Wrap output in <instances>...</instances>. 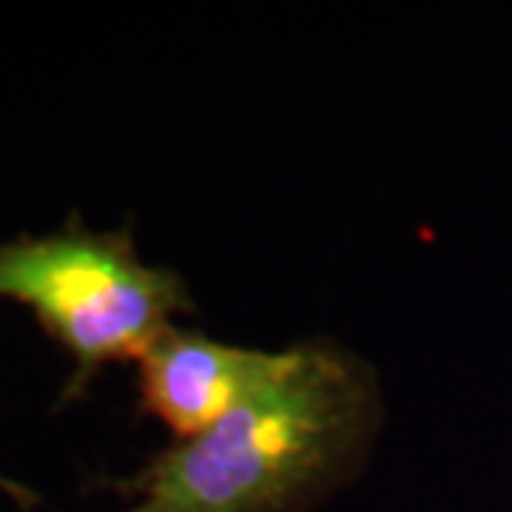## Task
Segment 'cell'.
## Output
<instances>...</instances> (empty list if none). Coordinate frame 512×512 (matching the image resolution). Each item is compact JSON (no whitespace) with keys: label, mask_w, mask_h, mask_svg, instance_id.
<instances>
[{"label":"cell","mask_w":512,"mask_h":512,"mask_svg":"<svg viewBox=\"0 0 512 512\" xmlns=\"http://www.w3.org/2000/svg\"><path fill=\"white\" fill-rule=\"evenodd\" d=\"M382 419L379 382L353 353L296 345L291 362L217 424L134 478V512H311L348 484Z\"/></svg>","instance_id":"obj_1"},{"label":"cell","mask_w":512,"mask_h":512,"mask_svg":"<svg viewBox=\"0 0 512 512\" xmlns=\"http://www.w3.org/2000/svg\"><path fill=\"white\" fill-rule=\"evenodd\" d=\"M0 299L29 308L72 356L69 396L111 362H137L174 316L191 308L183 279L148 265L128 234L77 222L0 242Z\"/></svg>","instance_id":"obj_2"},{"label":"cell","mask_w":512,"mask_h":512,"mask_svg":"<svg viewBox=\"0 0 512 512\" xmlns=\"http://www.w3.org/2000/svg\"><path fill=\"white\" fill-rule=\"evenodd\" d=\"M291 353L293 348H239L171 325L137 359L140 402L177 439H191L282 373Z\"/></svg>","instance_id":"obj_3"},{"label":"cell","mask_w":512,"mask_h":512,"mask_svg":"<svg viewBox=\"0 0 512 512\" xmlns=\"http://www.w3.org/2000/svg\"><path fill=\"white\" fill-rule=\"evenodd\" d=\"M0 493L9 495L12 501H18L23 507H29V504H35L37 501L35 493H32L29 487H23V484H18V481H12V478L6 476H0Z\"/></svg>","instance_id":"obj_4"},{"label":"cell","mask_w":512,"mask_h":512,"mask_svg":"<svg viewBox=\"0 0 512 512\" xmlns=\"http://www.w3.org/2000/svg\"><path fill=\"white\" fill-rule=\"evenodd\" d=\"M128 512H134V510H128Z\"/></svg>","instance_id":"obj_5"}]
</instances>
